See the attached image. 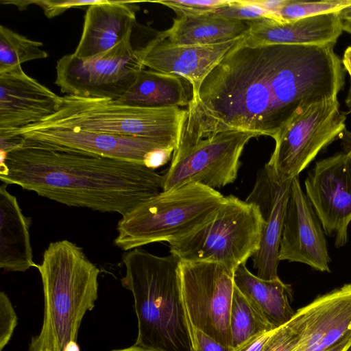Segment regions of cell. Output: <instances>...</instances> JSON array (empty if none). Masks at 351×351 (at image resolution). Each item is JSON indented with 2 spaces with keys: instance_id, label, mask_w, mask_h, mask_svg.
<instances>
[{
  "instance_id": "obj_5",
  "label": "cell",
  "mask_w": 351,
  "mask_h": 351,
  "mask_svg": "<svg viewBox=\"0 0 351 351\" xmlns=\"http://www.w3.org/2000/svg\"><path fill=\"white\" fill-rule=\"evenodd\" d=\"M224 197L216 189L195 182L162 191L122 216L114 244L129 251L181 239L208 221Z\"/></svg>"
},
{
  "instance_id": "obj_11",
  "label": "cell",
  "mask_w": 351,
  "mask_h": 351,
  "mask_svg": "<svg viewBox=\"0 0 351 351\" xmlns=\"http://www.w3.org/2000/svg\"><path fill=\"white\" fill-rule=\"evenodd\" d=\"M234 273L218 263L180 261L182 296L191 328L230 347Z\"/></svg>"
},
{
  "instance_id": "obj_10",
  "label": "cell",
  "mask_w": 351,
  "mask_h": 351,
  "mask_svg": "<svg viewBox=\"0 0 351 351\" xmlns=\"http://www.w3.org/2000/svg\"><path fill=\"white\" fill-rule=\"evenodd\" d=\"M346 120L337 97L310 106L274 138L275 147L266 165L281 181L298 176L321 150L340 138Z\"/></svg>"
},
{
  "instance_id": "obj_36",
  "label": "cell",
  "mask_w": 351,
  "mask_h": 351,
  "mask_svg": "<svg viewBox=\"0 0 351 351\" xmlns=\"http://www.w3.org/2000/svg\"><path fill=\"white\" fill-rule=\"evenodd\" d=\"M343 153L351 162V132L346 130L340 137Z\"/></svg>"
},
{
  "instance_id": "obj_28",
  "label": "cell",
  "mask_w": 351,
  "mask_h": 351,
  "mask_svg": "<svg viewBox=\"0 0 351 351\" xmlns=\"http://www.w3.org/2000/svg\"><path fill=\"white\" fill-rule=\"evenodd\" d=\"M210 16L250 21L264 18L275 19L274 15L252 3L250 0H231L230 3L204 14Z\"/></svg>"
},
{
  "instance_id": "obj_34",
  "label": "cell",
  "mask_w": 351,
  "mask_h": 351,
  "mask_svg": "<svg viewBox=\"0 0 351 351\" xmlns=\"http://www.w3.org/2000/svg\"><path fill=\"white\" fill-rule=\"evenodd\" d=\"M271 331L258 335L245 342L239 348L232 351H263L266 341H267Z\"/></svg>"
},
{
  "instance_id": "obj_32",
  "label": "cell",
  "mask_w": 351,
  "mask_h": 351,
  "mask_svg": "<svg viewBox=\"0 0 351 351\" xmlns=\"http://www.w3.org/2000/svg\"><path fill=\"white\" fill-rule=\"evenodd\" d=\"M17 325V315L7 294L0 293V351L10 341Z\"/></svg>"
},
{
  "instance_id": "obj_29",
  "label": "cell",
  "mask_w": 351,
  "mask_h": 351,
  "mask_svg": "<svg viewBox=\"0 0 351 351\" xmlns=\"http://www.w3.org/2000/svg\"><path fill=\"white\" fill-rule=\"evenodd\" d=\"M101 0H32V1H11L4 0L3 4H12L20 10L27 9L32 4L39 6L44 14L48 19L56 17L69 9L82 6H90L98 3Z\"/></svg>"
},
{
  "instance_id": "obj_39",
  "label": "cell",
  "mask_w": 351,
  "mask_h": 351,
  "mask_svg": "<svg viewBox=\"0 0 351 351\" xmlns=\"http://www.w3.org/2000/svg\"><path fill=\"white\" fill-rule=\"evenodd\" d=\"M110 351H158L155 350H152L149 348H143L141 346H138L136 345H133L128 348H121V349H115Z\"/></svg>"
},
{
  "instance_id": "obj_25",
  "label": "cell",
  "mask_w": 351,
  "mask_h": 351,
  "mask_svg": "<svg viewBox=\"0 0 351 351\" xmlns=\"http://www.w3.org/2000/svg\"><path fill=\"white\" fill-rule=\"evenodd\" d=\"M261 311L237 286L234 287L230 315V347L235 350L250 339L274 330Z\"/></svg>"
},
{
  "instance_id": "obj_43",
  "label": "cell",
  "mask_w": 351,
  "mask_h": 351,
  "mask_svg": "<svg viewBox=\"0 0 351 351\" xmlns=\"http://www.w3.org/2000/svg\"><path fill=\"white\" fill-rule=\"evenodd\" d=\"M64 351H80V348L77 342H72L67 346Z\"/></svg>"
},
{
  "instance_id": "obj_35",
  "label": "cell",
  "mask_w": 351,
  "mask_h": 351,
  "mask_svg": "<svg viewBox=\"0 0 351 351\" xmlns=\"http://www.w3.org/2000/svg\"><path fill=\"white\" fill-rule=\"evenodd\" d=\"M250 1L252 3L272 13L274 15V12L279 8H280L282 5H283L286 1V0H250Z\"/></svg>"
},
{
  "instance_id": "obj_30",
  "label": "cell",
  "mask_w": 351,
  "mask_h": 351,
  "mask_svg": "<svg viewBox=\"0 0 351 351\" xmlns=\"http://www.w3.org/2000/svg\"><path fill=\"white\" fill-rule=\"evenodd\" d=\"M298 335L291 320L271 330L263 351H295Z\"/></svg>"
},
{
  "instance_id": "obj_41",
  "label": "cell",
  "mask_w": 351,
  "mask_h": 351,
  "mask_svg": "<svg viewBox=\"0 0 351 351\" xmlns=\"http://www.w3.org/2000/svg\"><path fill=\"white\" fill-rule=\"evenodd\" d=\"M350 83L349 90H348L347 97L345 100L346 105L348 109V111L346 114V115L349 113H351V75H350Z\"/></svg>"
},
{
  "instance_id": "obj_26",
  "label": "cell",
  "mask_w": 351,
  "mask_h": 351,
  "mask_svg": "<svg viewBox=\"0 0 351 351\" xmlns=\"http://www.w3.org/2000/svg\"><path fill=\"white\" fill-rule=\"evenodd\" d=\"M43 43L32 40L12 29L0 26V73L23 63L46 58Z\"/></svg>"
},
{
  "instance_id": "obj_4",
  "label": "cell",
  "mask_w": 351,
  "mask_h": 351,
  "mask_svg": "<svg viewBox=\"0 0 351 351\" xmlns=\"http://www.w3.org/2000/svg\"><path fill=\"white\" fill-rule=\"evenodd\" d=\"M36 268L42 280L44 317L29 350L64 351L77 342L84 315L95 307L100 270L81 247L66 239L50 243Z\"/></svg>"
},
{
  "instance_id": "obj_7",
  "label": "cell",
  "mask_w": 351,
  "mask_h": 351,
  "mask_svg": "<svg viewBox=\"0 0 351 351\" xmlns=\"http://www.w3.org/2000/svg\"><path fill=\"white\" fill-rule=\"evenodd\" d=\"M263 224L255 204L226 196L208 221L169 243L170 253L182 261L218 263L234 272L259 249Z\"/></svg>"
},
{
  "instance_id": "obj_2",
  "label": "cell",
  "mask_w": 351,
  "mask_h": 351,
  "mask_svg": "<svg viewBox=\"0 0 351 351\" xmlns=\"http://www.w3.org/2000/svg\"><path fill=\"white\" fill-rule=\"evenodd\" d=\"M0 180L68 206L125 215L162 191L143 164L24 138L0 159Z\"/></svg>"
},
{
  "instance_id": "obj_33",
  "label": "cell",
  "mask_w": 351,
  "mask_h": 351,
  "mask_svg": "<svg viewBox=\"0 0 351 351\" xmlns=\"http://www.w3.org/2000/svg\"><path fill=\"white\" fill-rule=\"evenodd\" d=\"M192 335L195 351H232L200 330L192 329Z\"/></svg>"
},
{
  "instance_id": "obj_31",
  "label": "cell",
  "mask_w": 351,
  "mask_h": 351,
  "mask_svg": "<svg viewBox=\"0 0 351 351\" xmlns=\"http://www.w3.org/2000/svg\"><path fill=\"white\" fill-rule=\"evenodd\" d=\"M231 0H162L155 1L172 9L178 16L200 15L230 3Z\"/></svg>"
},
{
  "instance_id": "obj_44",
  "label": "cell",
  "mask_w": 351,
  "mask_h": 351,
  "mask_svg": "<svg viewBox=\"0 0 351 351\" xmlns=\"http://www.w3.org/2000/svg\"><path fill=\"white\" fill-rule=\"evenodd\" d=\"M29 351H51L48 349H41V350H29Z\"/></svg>"
},
{
  "instance_id": "obj_45",
  "label": "cell",
  "mask_w": 351,
  "mask_h": 351,
  "mask_svg": "<svg viewBox=\"0 0 351 351\" xmlns=\"http://www.w3.org/2000/svg\"><path fill=\"white\" fill-rule=\"evenodd\" d=\"M348 351H351V346L349 348V349L348 350Z\"/></svg>"
},
{
  "instance_id": "obj_1",
  "label": "cell",
  "mask_w": 351,
  "mask_h": 351,
  "mask_svg": "<svg viewBox=\"0 0 351 351\" xmlns=\"http://www.w3.org/2000/svg\"><path fill=\"white\" fill-rule=\"evenodd\" d=\"M244 38L191 99L180 137L241 131L274 138L300 112L337 97L343 88L344 69L335 45L254 46Z\"/></svg>"
},
{
  "instance_id": "obj_9",
  "label": "cell",
  "mask_w": 351,
  "mask_h": 351,
  "mask_svg": "<svg viewBox=\"0 0 351 351\" xmlns=\"http://www.w3.org/2000/svg\"><path fill=\"white\" fill-rule=\"evenodd\" d=\"M132 32L112 49L80 58L73 53L56 64L55 84L62 93L77 97L116 100L134 82L143 65L131 43Z\"/></svg>"
},
{
  "instance_id": "obj_19",
  "label": "cell",
  "mask_w": 351,
  "mask_h": 351,
  "mask_svg": "<svg viewBox=\"0 0 351 351\" xmlns=\"http://www.w3.org/2000/svg\"><path fill=\"white\" fill-rule=\"evenodd\" d=\"M339 11L293 21L268 18L247 21L249 30L244 38L250 45L273 44L335 45L343 32Z\"/></svg>"
},
{
  "instance_id": "obj_42",
  "label": "cell",
  "mask_w": 351,
  "mask_h": 351,
  "mask_svg": "<svg viewBox=\"0 0 351 351\" xmlns=\"http://www.w3.org/2000/svg\"><path fill=\"white\" fill-rule=\"evenodd\" d=\"M343 31L351 34V20H344L342 21Z\"/></svg>"
},
{
  "instance_id": "obj_23",
  "label": "cell",
  "mask_w": 351,
  "mask_h": 351,
  "mask_svg": "<svg viewBox=\"0 0 351 351\" xmlns=\"http://www.w3.org/2000/svg\"><path fill=\"white\" fill-rule=\"evenodd\" d=\"M235 286L261 311L274 328L287 322L295 311L290 305L292 289L279 277L265 280L251 273L245 263L234 273Z\"/></svg>"
},
{
  "instance_id": "obj_8",
  "label": "cell",
  "mask_w": 351,
  "mask_h": 351,
  "mask_svg": "<svg viewBox=\"0 0 351 351\" xmlns=\"http://www.w3.org/2000/svg\"><path fill=\"white\" fill-rule=\"evenodd\" d=\"M256 136L249 132L228 131L206 138H180L171 165L163 175V191L189 182L221 188L234 182L240 157L247 143Z\"/></svg>"
},
{
  "instance_id": "obj_37",
  "label": "cell",
  "mask_w": 351,
  "mask_h": 351,
  "mask_svg": "<svg viewBox=\"0 0 351 351\" xmlns=\"http://www.w3.org/2000/svg\"><path fill=\"white\" fill-rule=\"evenodd\" d=\"M341 63L349 75H351V46L347 47L345 50Z\"/></svg>"
},
{
  "instance_id": "obj_24",
  "label": "cell",
  "mask_w": 351,
  "mask_h": 351,
  "mask_svg": "<svg viewBox=\"0 0 351 351\" xmlns=\"http://www.w3.org/2000/svg\"><path fill=\"white\" fill-rule=\"evenodd\" d=\"M117 102L143 108L188 106L191 99L181 77L142 69L129 89Z\"/></svg>"
},
{
  "instance_id": "obj_40",
  "label": "cell",
  "mask_w": 351,
  "mask_h": 351,
  "mask_svg": "<svg viewBox=\"0 0 351 351\" xmlns=\"http://www.w3.org/2000/svg\"><path fill=\"white\" fill-rule=\"evenodd\" d=\"M339 16L342 21L351 20V4L341 10Z\"/></svg>"
},
{
  "instance_id": "obj_16",
  "label": "cell",
  "mask_w": 351,
  "mask_h": 351,
  "mask_svg": "<svg viewBox=\"0 0 351 351\" xmlns=\"http://www.w3.org/2000/svg\"><path fill=\"white\" fill-rule=\"evenodd\" d=\"M291 180H280L265 165L258 171L255 184L245 199L258 207L264 222L259 249L252 256L256 276L262 279L278 277L280 243Z\"/></svg>"
},
{
  "instance_id": "obj_14",
  "label": "cell",
  "mask_w": 351,
  "mask_h": 351,
  "mask_svg": "<svg viewBox=\"0 0 351 351\" xmlns=\"http://www.w3.org/2000/svg\"><path fill=\"white\" fill-rule=\"evenodd\" d=\"M295 351H328L351 334V282L317 296L291 317Z\"/></svg>"
},
{
  "instance_id": "obj_21",
  "label": "cell",
  "mask_w": 351,
  "mask_h": 351,
  "mask_svg": "<svg viewBox=\"0 0 351 351\" xmlns=\"http://www.w3.org/2000/svg\"><path fill=\"white\" fill-rule=\"evenodd\" d=\"M30 217L25 216L16 197L0 186V267L6 271L24 272L37 264L30 243Z\"/></svg>"
},
{
  "instance_id": "obj_18",
  "label": "cell",
  "mask_w": 351,
  "mask_h": 351,
  "mask_svg": "<svg viewBox=\"0 0 351 351\" xmlns=\"http://www.w3.org/2000/svg\"><path fill=\"white\" fill-rule=\"evenodd\" d=\"M239 40L212 45L177 46L158 33L136 51L145 67L186 80L192 86L193 99L204 79Z\"/></svg>"
},
{
  "instance_id": "obj_3",
  "label": "cell",
  "mask_w": 351,
  "mask_h": 351,
  "mask_svg": "<svg viewBox=\"0 0 351 351\" xmlns=\"http://www.w3.org/2000/svg\"><path fill=\"white\" fill-rule=\"evenodd\" d=\"M122 261L121 282L133 295L137 318L134 345L158 351H195L182 296L180 260L138 247L123 253Z\"/></svg>"
},
{
  "instance_id": "obj_12",
  "label": "cell",
  "mask_w": 351,
  "mask_h": 351,
  "mask_svg": "<svg viewBox=\"0 0 351 351\" xmlns=\"http://www.w3.org/2000/svg\"><path fill=\"white\" fill-rule=\"evenodd\" d=\"M304 189L325 234L334 238L336 247L345 245L351 222V162L343 152L316 162Z\"/></svg>"
},
{
  "instance_id": "obj_38",
  "label": "cell",
  "mask_w": 351,
  "mask_h": 351,
  "mask_svg": "<svg viewBox=\"0 0 351 351\" xmlns=\"http://www.w3.org/2000/svg\"><path fill=\"white\" fill-rule=\"evenodd\" d=\"M351 346V334L328 351H348Z\"/></svg>"
},
{
  "instance_id": "obj_20",
  "label": "cell",
  "mask_w": 351,
  "mask_h": 351,
  "mask_svg": "<svg viewBox=\"0 0 351 351\" xmlns=\"http://www.w3.org/2000/svg\"><path fill=\"white\" fill-rule=\"evenodd\" d=\"M130 1L101 0L88 7L81 37L73 53L86 58L109 50L132 32L135 9Z\"/></svg>"
},
{
  "instance_id": "obj_15",
  "label": "cell",
  "mask_w": 351,
  "mask_h": 351,
  "mask_svg": "<svg viewBox=\"0 0 351 351\" xmlns=\"http://www.w3.org/2000/svg\"><path fill=\"white\" fill-rule=\"evenodd\" d=\"M0 134L34 138L110 158L127 160L146 166L157 150L176 148L164 140L72 130L65 128H21Z\"/></svg>"
},
{
  "instance_id": "obj_27",
  "label": "cell",
  "mask_w": 351,
  "mask_h": 351,
  "mask_svg": "<svg viewBox=\"0 0 351 351\" xmlns=\"http://www.w3.org/2000/svg\"><path fill=\"white\" fill-rule=\"evenodd\" d=\"M351 4V0L308 1L286 0L275 12L276 20L289 21L308 16L338 12Z\"/></svg>"
},
{
  "instance_id": "obj_13",
  "label": "cell",
  "mask_w": 351,
  "mask_h": 351,
  "mask_svg": "<svg viewBox=\"0 0 351 351\" xmlns=\"http://www.w3.org/2000/svg\"><path fill=\"white\" fill-rule=\"evenodd\" d=\"M325 233L298 176L291 180L279 248V261L306 264L330 272Z\"/></svg>"
},
{
  "instance_id": "obj_22",
  "label": "cell",
  "mask_w": 351,
  "mask_h": 351,
  "mask_svg": "<svg viewBox=\"0 0 351 351\" xmlns=\"http://www.w3.org/2000/svg\"><path fill=\"white\" fill-rule=\"evenodd\" d=\"M248 30L247 21L184 14L178 16L169 29L159 34L171 45L204 46L241 39Z\"/></svg>"
},
{
  "instance_id": "obj_17",
  "label": "cell",
  "mask_w": 351,
  "mask_h": 351,
  "mask_svg": "<svg viewBox=\"0 0 351 351\" xmlns=\"http://www.w3.org/2000/svg\"><path fill=\"white\" fill-rule=\"evenodd\" d=\"M62 97L26 74L19 65L0 73V131L38 123L56 113Z\"/></svg>"
},
{
  "instance_id": "obj_6",
  "label": "cell",
  "mask_w": 351,
  "mask_h": 351,
  "mask_svg": "<svg viewBox=\"0 0 351 351\" xmlns=\"http://www.w3.org/2000/svg\"><path fill=\"white\" fill-rule=\"evenodd\" d=\"M186 117V109L180 107L143 108L66 95L56 113L24 128H65L160 139L176 147Z\"/></svg>"
}]
</instances>
